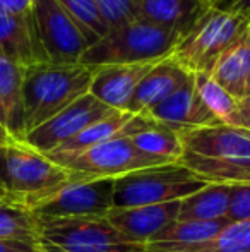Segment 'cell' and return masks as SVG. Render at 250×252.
Listing matches in <instances>:
<instances>
[{
  "label": "cell",
  "instance_id": "cell-15",
  "mask_svg": "<svg viewBox=\"0 0 250 252\" xmlns=\"http://www.w3.org/2000/svg\"><path fill=\"white\" fill-rule=\"evenodd\" d=\"M190 74L182 69L171 57L160 60L136 88L127 105V112L132 115H147L154 106L187 83Z\"/></svg>",
  "mask_w": 250,
  "mask_h": 252
},
{
  "label": "cell",
  "instance_id": "cell-22",
  "mask_svg": "<svg viewBox=\"0 0 250 252\" xmlns=\"http://www.w3.org/2000/svg\"><path fill=\"white\" fill-rule=\"evenodd\" d=\"M144 252H250V221L230 223L216 237L197 244L149 242Z\"/></svg>",
  "mask_w": 250,
  "mask_h": 252
},
{
  "label": "cell",
  "instance_id": "cell-18",
  "mask_svg": "<svg viewBox=\"0 0 250 252\" xmlns=\"http://www.w3.org/2000/svg\"><path fill=\"white\" fill-rule=\"evenodd\" d=\"M209 74L237 101L250 96V26L221 53Z\"/></svg>",
  "mask_w": 250,
  "mask_h": 252
},
{
  "label": "cell",
  "instance_id": "cell-6",
  "mask_svg": "<svg viewBox=\"0 0 250 252\" xmlns=\"http://www.w3.org/2000/svg\"><path fill=\"white\" fill-rule=\"evenodd\" d=\"M249 26L242 17L211 7L177 41L170 57L189 74H209L221 53Z\"/></svg>",
  "mask_w": 250,
  "mask_h": 252
},
{
  "label": "cell",
  "instance_id": "cell-9",
  "mask_svg": "<svg viewBox=\"0 0 250 252\" xmlns=\"http://www.w3.org/2000/svg\"><path fill=\"white\" fill-rule=\"evenodd\" d=\"M34 30L45 57L52 63H79L89 43L58 0H33Z\"/></svg>",
  "mask_w": 250,
  "mask_h": 252
},
{
  "label": "cell",
  "instance_id": "cell-4",
  "mask_svg": "<svg viewBox=\"0 0 250 252\" xmlns=\"http://www.w3.org/2000/svg\"><path fill=\"white\" fill-rule=\"evenodd\" d=\"M207 184L182 163H168L136 170L113 182V208L165 204L182 201Z\"/></svg>",
  "mask_w": 250,
  "mask_h": 252
},
{
  "label": "cell",
  "instance_id": "cell-26",
  "mask_svg": "<svg viewBox=\"0 0 250 252\" xmlns=\"http://www.w3.org/2000/svg\"><path fill=\"white\" fill-rule=\"evenodd\" d=\"M58 2L70 16V19L76 23V26L79 28L89 47L110 31L98 9L96 0H58Z\"/></svg>",
  "mask_w": 250,
  "mask_h": 252
},
{
  "label": "cell",
  "instance_id": "cell-1",
  "mask_svg": "<svg viewBox=\"0 0 250 252\" xmlns=\"http://www.w3.org/2000/svg\"><path fill=\"white\" fill-rule=\"evenodd\" d=\"M94 70L83 63L38 62L26 67L23 79L24 136L89 93Z\"/></svg>",
  "mask_w": 250,
  "mask_h": 252
},
{
  "label": "cell",
  "instance_id": "cell-12",
  "mask_svg": "<svg viewBox=\"0 0 250 252\" xmlns=\"http://www.w3.org/2000/svg\"><path fill=\"white\" fill-rule=\"evenodd\" d=\"M184 150L220 159H250V130L216 126L185 129L178 132Z\"/></svg>",
  "mask_w": 250,
  "mask_h": 252
},
{
  "label": "cell",
  "instance_id": "cell-24",
  "mask_svg": "<svg viewBox=\"0 0 250 252\" xmlns=\"http://www.w3.org/2000/svg\"><path fill=\"white\" fill-rule=\"evenodd\" d=\"M194 86L199 94L200 101L204 103L207 110L218 119L221 126L240 127L238 119V101L228 93L224 88H221L216 81L211 77V74H192ZM242 129V127H240Z\"/></svg>",
  "mask_w": 250,
  "mask_h": 252
},
{
  "label": "cell",
  "instance_id": "cell-27",
  "mask_svg": "<svg viewBox=\"0 0 250 252\" xmlns=\"http://www.w3.org/2000/svg\"><path fill=\"white\" fill-rule=\"evenodd\" d=\"M226 225V218L218 221H175L158 233L153 242L160 244H197L216 237Z\"/></svg>",
  "mask_w": 250,
  "mask_h": 252
},
{
  "label": "cell",
  "instance_id": "cell-21",
  "mask_svg": "<svg viewBox=\"0 0 250 252\" xmlns=\"http://www.w3.org/2000/svg\"><path fill=\"white\" fill-rule=\"evenodd\" d=\"M231 186L207 184L180 201L177 221H218L228 216Z\"/></svg>",
  "mask_w": 250,
  "mask_h": 252
},
{
  "label": "cell",
  "instance_id": "cell-35",
  "mask_svg": "<svg viewBox=\"0 0 250 252\" xmlns=\"http://www.w3.org/2000/svg\"><path fill=\"white\" fill-rule=\"evenodd\" d=\"M0 199H5V192H3L2 187H0Z\"/></svg>",
  "mask_w": 250,
  "mask_h": 252
},
{
  "label": "cell",
  "instance_id": "cell-17",
  "mask_svg": "<svg viewBox=\"0 0 250 252\" xmlns=\"http://www.w3.org/2000/svg\"><path fill=\"white\" fill-rule=\"evenodd\" d=\"M0 52L21 67L48 62L34 30L33 14L0 16Z\"/></svg>",
  "mask_w": 250,
  "mask_h": 252
},
{
  "label": "cell",
  "instance_id": "cell-16",
  "mask_svg": "<svg viewBox=\"0 0 250 252\" xmlns=\"http://www.w3.org/2000/svg\"><path fill=\"white\" fill-rule=\"evenodd\" d=\"M139 17L177 34L178 40L213 7V0H136Z\"/></svg>",
  "mask_w": 250,
  "mask_h": 252
},
{
  "label": "cell",
  "instance_id": "cell-5",
  "mask_svg": "<svg viewBox=\"0 0 250 252\" xmlns=\"http://www.w3.org/2000/svg\"><path fill=\"white\" fill-rule=\"evenodd\" d=\"M41 252H144L142 244L129 242L107 216L38 220Z\"/></svg>",
  "mask_w": 250,
  "mask_h": 252
},
{
  "label": "cell",
  "instance_id": "cell-32",
  "mask_svg": "<svg viewBox=\"0 0 250 252\" xmlns=\"http://www.w3.org/2000/svg\"><path fill=\"white\" fill-rule=\"evenodd\" d=\"M0 252H41L40 246L16 240H0Z\"/></svg>",
  "mask_w": 250,
  "mask_h": 252
},
{
  "label": "cell",
  "instance_id": "cell-3",
  "mask_svg": "<svg viewBox=\"0 0 250 252\" xmlns=\"http://www.w3.org/2000/svg\"><path fill=\"white\" fill-rule=\"evenodd\" d=\"M178 36L171 31L137 19L110 30L83 53L79 63L87 67L158 62L171 55Z\"/></svg>",
  "mask_w": 250,
  "mask_h": 252
},
{
  "label": "cell",
  "instance_id": "cell-10",
  "mask_svg": "<svg viewBox=\"0 0 250 252\" xmlns=\"http://www.w3.org/2000/svg\"><path fill=\"white\" fill-rule=\"evenodd\" d=\"M113 112L118 110L110 108L87 93L63 108L60 113L52 117L50 120L41 124L40 127L28 132L23 141L43 155H48L60 148L63 143L76 137L77 134H81L84 129L93 126L94 122L111 115Z\"/></svg>",
  "mask_w": 250,
  "mask_h": 252
},
{
  "label": "cell",
  "instance_id": "cell-11",
  "mask_svg": "<svg viewBox=\"0 0 250 252\" xmlns=\"http://www.w3.org/2000/svg\"><path fill=\"white\" fill-rule=\"evenodd\" d=\"M178 208L180 201L137 208H113L108 211L107 220L129 242L146 246L153 242L158 233L177 221Z\"/></svg>",
  "mask_w": 250,
  "mask_h": 252
},
{
  "label": "cell",
  "instance_id": "cell-19",
  "mask_svg": "<svg viewBox=\"0 0 250 252\" xmlns=\"http://www.w3.org/2000/svg\"><path fill=\"white\" fill-rule=\"evenodd\" d=\"M23 79L24 67L0 52V124L14 139H24Z\"/></svg>",
  "mask_w": 250,
  "mask_h": 252
},
{
  "label": "cell",
  "instance_id": "cell-33",
  "mask_svg": "<svg viewBox=\"0 0 250 252\" xmlns=\"http://www.w3.org/2000/svg\"><path fill=\"white\" fill-rule=\"evenodd\" d=\"M238 119L242 129L250 130V96L238 100Z\"/></svg>",
  "mask_w": 250,
  "mask_h": 252
},
{
  "label": "cell",
  "instance_id": "cell-28",
  "mask_svg": "<svg viewBox=\"0 0 250 252\" xmlns=\"http://www.w3.org/2000/svg\"><path fill=\"white\" fill-rule=\"evenodd\" d=\"M96 5L110 30L140 19L136 0H96Z\"/></svg>",
  "mask_w": 250,
  "mask_h": 252
},
{
  "label": "cell",
  "instance_id": "cell-29",
  "mask_svg": "<svg viewBox=\"0 0 250 252\" xmlns=\"http://www.w3.org/2000/svg\"><path fill=\"white\" fill-rule=\"evenodd\" d=\"M226 220L230 223L250 221V186H231Z\"/></svg>",
  "mask_w": 250,
  "mask_h": 252
},
{
  "label": "cell",
  "instance_id": "cell-7",
  "mask_svg": "<svg viewBox=\"0 0 250 252\" xmlns=\"http://www.w3.org/2000/svg\"><path fill=\"white\" fill-rule=\"evenodd\" d=\"M52 161L74 173L91 179H117L136 170L168 165L163 159L142 153L130 137H113L72 155H47Z\"/></svg>",
  "mask_w": 250,
  "mask_h": 252
},
{
  "label": "cell",
  "instance_id": "cell-8",
  "mask_svg": "<svg viewBox=\"0 0 250 252\" xmlns=\"http://www.w3.org/2000/svg\"><path fill=\"white\" fill-rule=\"evenodd\" d=\"M113 182L115 179H91L74 173L69 182L31 209L38 220L107 216L113 209Z\"/></svg>",
  "mask_w": 250,
  "mask_h": 252
},
{
  "label": "cell",
  "instance_id": "cell-14",
  "mask_svg": "<svg viewBox=\"0 0 250 252\" xmlns=\"http://www.w3.org/2000/svg\"><path fill=\"white\" fill-rule=\"evenodd\" d=\"M154 65L156 62L96 67L89 94H93L96 100L105 103L110 108L127 112V105H129L136 88Z\"/></svg>",
  "mask_w": 250,
  "mask_h": 252
},
{
  "label": "cell",
  "instance_id": "cell-2",
  "mask_svg": "<svg viewBox=\"0 0 250 252\" xmlns=\"http://www.w3.org/2000/svg\"><path fill=\"white\" fill-rule=\"evenodd\" d=\"M72 175L23 139H10L0 146V187L10 201L31 208L69 182Z\"/></svg>",
  "mask_w": 250,
  "mask_h": 252
},
{
  "label": "cell",
  "instance_id": "cell-13",
  "mask_svg": "<svg viewBox=\"0 0 250 252\" xmlns=\"http://www.w3.org/2000/svg\"><path fill=\"white\" fill-rule=\"evenodd\" d=\"M147 115L156 122L170 127V129L185 130L199 129V127H216L221 126L218 119L204 106L194 86V77L190 74L187 83L182 84L173 94L156 105Z\"/></svg>",
  "mask_w": 250,
  "mask_h": 252
},
{
  "label": "cell",
  "instance_id": "cell-25",
  "mask_svg": "<svg viewBox=\"0 0 250 252\" xmlns=\"http://www.w3.org/2000/svg\"><path fill=\"white\" fill-rule=\"evenodd\" d=\"M130 139L142 153L163 159L165 163H180L184 155V144L178 132L160 122L134 134Z\"/></svg>",
  "mask_w": 250,
  "mask_h": 252
},
{
  "label": "cell",
  "instance_id": "cell-20",
  "mask_svg": "<svg viewBox=\"0 0 250 252\" xmlns=\"http://www.w3.org/2000/svg\"><path fill=\"white\" fill-rule=\"evenodd\" d=\"M180 163L206 184L250 186V159H220L184 150Z\"/></svg>",
  "mask_w": 250,
  "mask_h": 252
},
{
  "label": "cell",
  "instance_id": "cell-30",
  "mask_svg": "<svg viewBox=\"0 0 250 252\" xmlns=\"http://www.w3.org/2000/svg\"><path fill=\"white\" fill-rule=\"evenodd\" d=\"M213 7L242 17L250 24V0H213Z\"/></svg>",
  "mask_w": 250,
  "mask_h": 252
},
{
  "label": "cell",
  "instance_id": "cell-34",
  "mask_svg": "<svg viewBox=\"0 0 250 252\" xmlns=\"http://www.w3.org/2000/svg\"><path fill=\"white\" fill-rule=\"evenodd\" d=\"M10 139H14V137L10 136L9 130H7L2 124H0V146H2V144H5V143H9Z\"/></svg>",
  "mask_w": 250,
  "mask_h": 252
},
{
  "label": "cell",
  "instance_id": "cell-23",
  "mask_svg": "<svg viewBox=\"0 0 250 252\" xmlns=\"http://www.w3.org/2000/svg\"><path fill=\"white\" fill-rule=\"evenodd\" d=\"M0 240L40 242V223L33 209L23 202L0 199Z\"/></svg>",
  "mask_w": 250,
  "mask_h": 252
},
{
  "label": "cell",
  "instance_id": "cell-31",
  "mask_svg": "<svg viewBox=\"0 0 250 252\" xmlns=\"http://www.w3.org/2000/svg\"><path fill=\"white\" fill-rule=\"evenodd\" d=\"M33 0H0V16L29 14Z\"/></svg>",
  "mask_w": 250,
  "mask_h": 252
}]
</instances>
